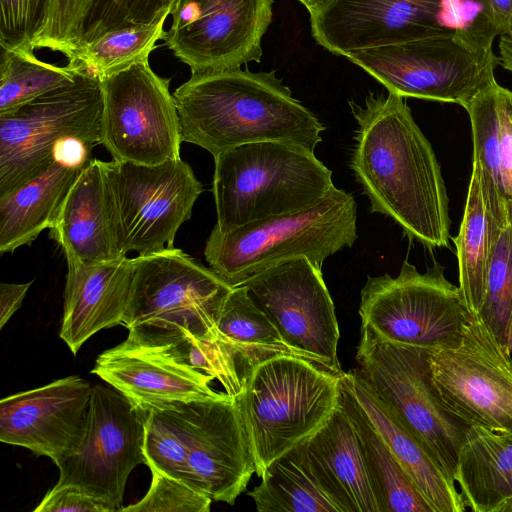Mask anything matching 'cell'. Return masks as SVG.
<instances>
[{"label":"cell","mask_w":512,"mask_h":512,"mask_svg":"<svg viewBox=\"0 0 512 512\" xmlns=\"http://www.w3.org/2000/svg\"><path fill=\"white\" fill-rule=\"evenodd\" d=\"M356 121L349 167L370 210L426 247H449V199L431 143L405 98L370 92L348 102Z\"/></svg>","instance_id":"obj_1"},{"label":"cell","mask_w":512,"mask_h":512,"mask_svg":"<svg viewBox=\"0 0 512 512\" xmlns=\"http://www.w3.org/2000/svg\"><path fill=\"white\" fill-rule=\"evenodd\" d=\"M172 94L182 141L213 157L261 141L287 142L315 152L325 130L275 71L238 67L194 73Z\"/></svg>","instance_id":"obj_2"},{"label":"cell","mask_w":512,"mask_h":512,"mask_svg":"<svg viewBox=\"0 0 512 512\" xmlns=\"http://www.w3.org/2000/svg\"><path fill=\"white\" fill-rule=\"evenodd\" d=\"M357 239L354 197L334 188L296 212L250 222L228 233L213 227L205 245L209 267L232 288L282 263L305 256L323 262Z\"/></svg>","instance_id":"obj_3"},{"label":"cell","mask_w":512,"mask_h":512,"mask_svg":"<svg viewBox=\"0 0 512 512\" xmlns=\"http://www.w3.org/2000/svg\"><path fill=\"white\" fill-rule=\"evenodd\" d=\"M213 195L221 233L311 206L335 188L314 152L281 141L243 144L214 157Z\"/></svg>","instance_id":"obj_4"},{"label":"cell","mask_w":512,"mask_h":512,"mask_svg":"<svg viewBox=\"0 0 512 512\" xmlns=\"http://www.w3.org/2000/svg\"><path fill=\"white\" fill-rule=\"evenodd\" d=\"M341 375L292 355L272 357L252 371L234 398L259 478L333 414L340 403Z\"/></svg>","instance_id":"obj_5"},{"label":"cell","mask_w":512,"mask_h":512,"mask_svg":"<svg viewBox=\"0 0 512 512\" xmlns=\"http://www.w3.org/2000/svg\"><path fill=\"white\" fill-rule=\"evenodd\" d=\"M132 261L122 321L128 340L164 345L181 336L218 339V319L233 289L218 274L175 247L138 254Z\"/></svg>","instance_id":"obj_6"},{"label":"cell","mask_w":512,"mask_h":512,"mask_svg":"<svg viewBox=\"0 0 512 512\" xmlns=\"http://www.w3.org/2000/svg\"><path fill=\"white\" fill-rule=\"evenodd\" d=\"M429 352L424 347L381 341L361 326L356 369L454 480L459 451L470 426L452 415L441 402L431 379Z\"/></svg>","instance_id":"obj_7"},{"label":"cell","mask_w":512,"mask_h":512,"mask_svg":"<svg viewBox=\"0 0 512 512\" xmlns=\"http://www.w3.org/2000/svg\"><path fill=\"white\" fill-rule=\"evenodd\" d=\"M359 316L381 341L428 349L457 345L471 318L459 286L446 279L440 264L420 273L408 261L396 277H367Z\"/></svg>","instance_id":"obj_8"},{"label":"cell","mask_w":512,"mask_h":512,"mask_svg":"<svg viewBox=\"0 0 512 512\" xmlns=\"http://www.w3.org/2000/svg\"><path fill=\"white\" fill-rule=\"evenodd\" d=\"M102 111L100 79L81 72L71 84L0 114V196L45 172L60 140L101 144Z\"/></svg>","instance_id":"obj_9"},{"label":"cell","mask_w":512,"mask_h":512,"mask_svg":"<svg viewBox=\"0 0 512 512\" xmlns=\"http://www.w3.org/2000/svg\"><path fill=\"white\" fill-rule=\"evenodd\" d=\"M346 58L388 92L463 108L496 81L499 63L493 51L476 50L449 33L364 49Z\"/></svg>","instance_id":"obj_10"},{"label":"cell","mask_w":512,"mask_h":512,"mask_svg":"<svg viewBox=\"0 0 512 512\" xmlns=\"http://www.w3.org/2000/svg\"><path fill=\"white\" fill-rule=\"evenodd\" d=\"M122 254L174 247L180 226L190 219L203 191L181 158L156 165L105 162Z\"/></svg>","instance_id":"obj_11"},{"label":"cell","mask_w":512,"mask_h":512,"mask_svg":"<svg viewBox=\"0 0 512 512\" xmlns=\"http://www.w3.org/2000/svg\"><path fill=\"white\" fill-rule=\"evenodd\" d=\"M102 141L114 161L156 165L180 158V119L170 80L144 60L100 79Z\"/></svg>","instance_id":"obj_12"},{"label":"cell","mask_w":512,"mask_h":512,"mask_svg":"<svg viewBox=\"0 0 512 512\" xmlns=\"http://www.w3.org/2000/svg\"><path fill=\"white\" fill-rule=\"evenodd\" d=\"M433 386L446 409L468 426L512 430V355L477 315L460 342L430 349Z\"/></svg>","instance_id":"obj_13"},{"label":"cell","mask_w":512,"mask_h":512,"mask_svg":"<svg viewBox=\"0 0 512 512\" xmlns=\"http://www.w3.org/2000/svg\"><path fill=\"white\" fill-rule=\"evenodd\" d=\"M243 286L298 357L335 374L344 372L337 356L335 307L320 267L302 256L255 275Z\"/></svg>","instance_id":"obj_14"},{"label":"cell","mask_w":512,"mask_h":512,"mask_svg":"<svg viewBox=\"0 0 512 512\" xmlns=\"http://www.w3.org/2000/svg\"><path fill=\"white\" fill-rule=\"evenodd\" d=\"M145 420L146 414L120 392L94 385L85 439L58 466L56 485H73L118 511L130 473L139 464L147 465Z\"/></svg>","instance_id":"obj_15"},{"label":"cell","mask_w":512,"mask_h":512,"mask_svg":"<svg viewBox=\"0 0 512 512\" xmlns=\"http://www.w3.org/2000/svg\"><path fill=\"white\" fill-rule=\"evenodd\" d=\"M272 6L273 0H177L163 40L192 74L259 62Z\"/></svg>","instance_id":"obj_16"},{"label":"cell","mask_w":512,"mask_h":512,"mask_svg":"<svg viewBox=\"0 0 512 512\" xmlns=\"http://www.w3.org/2000/svg\"><path fill=\"white\" fill-rule=\"evenodd\" d=\"M92 387L73 375L0 402V441L49 457L57 467L80 449Z\"/></svg>","instance_id":"obj_17"},{"label":"cell","mask_w":512,"mask_h":512,"mask_svg":"<svg viewBox=\"0 0 512 512\" xmlns=\"http://www.w3.org/2000/svg\"><path fill=\"white\" fill-rule=\"evenodd\" d=\"M439 0H324L311 11L315 41L329 52L350 53L443 33Z\"/></svg>","instance_id":"obj_18"},{"label":"cell","mask_w":512,"mask_h":512,"mask_svg":"<svg viewBox=\"0 0 512 512\" xmlns=\"http://www.w3.org/2000/svg\"><path fill=\"white\" fill-rule=\"evenodd\" d=\"M254 473V455L235 398L225 394L200 400L183 482L212 501L233 505Z\"/></svg>","instance_id":"obj_19"},{"label":"cell","mask_w":512,"mask_h":512,"mask_svg":"<svg viewBox=\"0 0 512 512\" xmlns=\"http://www.w3.org/2000/svg\"><path fill=\"white\" fill-rule=\"evenodd\" d=\"M91 373L145 414L176 403L226 394L212 388L213 378L176 360L161 346L135 343L127 338L102 352Z\"/></svg>","instance_id":"obj_20"},{"label":"cell","mask_w":512,"mask_h":512,"mask_svg":"<svg viewBox=\"0 0 512 512\" xmlns=\"http://www.w3.org/2000/svg\"><path fill=\"white\" fill-rule=\"evenodd\" d=\"M50 238L67 261L95 264L124 257L104 161L92 158L83 167L50 228Z\"/></svg>","instance_id":"obj_21"},{"label":"cell","mask_w":512,"mask_h":512,"mask_svg":"<svg viewBox=\"0 0 512 512\" xmlns=\"http://www.w3.org/2000/svg\"><path fill=\"white\" fill-rule=\"evenodd\" d=\"M59 336L75 355L98 331L122 324L128 305L133 261L119 259L85 264L67 261Z\"/></svg>","instance_id":"obj_22"},{"label":"cell","mask_w":512,"mask_h":512,"mask_svg":"<svg viewBox=\"0 0 512 512\" xmlns=\"http://www.w3.org/2000/svg\"><path fill=\"white\" fill-rule=\"evenodd\" d=\"M509 223V200L501 195L476 161L458 235L453 238L459 269V289L470 315L479 314L486 293L489 267L502 232Z\"/></svg>","instance_id":"obj_23"},{"label":"cell","mask_w":512,"mask_h":512,"mask_svg":"<svg viewBox=\"0 0 512 512\" xmlns=\"http://www.w3.org/2000/svg\"><path fill=\"white\" fill-rule=\"evenodd\" d=\"M341 379L433 512L466 511L455 481L429 456L358 370L343 372Z\"/></svg>","instance_id":"obj_24"},{"label":"cell","mask_w":512,"mask_h":512,"mask_svg":"<svg viewBox=\"0 0 512 512\" xmlns=\"http://www.w3.org/2000/svg\"><path fill=\"white\" fill-rule=\"evenodd\" d=\"M305 443L318 479L343 512H380L341 397L333 414Z\"/></svg>","instance_id":"obj_25"},{"label":"cell","mask_w":512,"mask_h":512,"mask_svg":"<svg viewBox=\"0 0 512 512\" xmlns=\"http://www.w3.org/2000/svg\"><path fill=\"white\" fill-rule=\"evenodd\" d=\"M454 480L474 512H512V430L470 426L460 448Z\"/></svg>","instance_id":"obj_26"},{"label":"cell","mask_w":512,"mask_h":512,"mask_svg":"<svg viewBox=\"0 0 512 512\" xmlns=\"http://www.w3.org/2000/svg\"><path fill=\"white\" fill-rule=\"evenodd\" d=\"M83 167L55 161L45 172L0 196V252L30 244L51 228Z\"/></svg>","instance_id":"obj_27"},{"label":"cell","mask_w":512,"mask_h":512,"mask_svg":"<svg viewBox=\"0 0 512 512\" xmlns=\"http://www.w3.org/2000/svg\"><path fill=\"white\" fill-rule=\"evenodd\" d=\"M217 332L235 359L243 387L262 362L278 355L298 357L243 285L233 288L227 296Z\"/></svg>","instance_id":"obj_28"},{"label":"cell","mask_w":512,"mask_h":512,"mask_svg":"<svg viewBox=\"0 0 512 512\" xmlns=\"http://www.w3.org/2000/svg\"><path fill=\"white\" fill-rule=\"evenodd\" d=\"M473 140V161L491 176L503 197L512 200V91L496 81L464 107Z\"/></svg>","instance_id":"obj_29"},{"label":"cell","mask_w":512,"mask_h":512,"mask_svg":"<svg viewBox=\"0 0 512 512\" xmlns=\"http://www.w3.org/2000/svg\"><path fill=\"white\" fill-rule=\"evenodd\" d=\"M248 495L259 512H343L318 479L305 441L274 460Z\"/></svg>","instance_id":"obj_30"},{"label":"cell","mask_w":512,"mask_h":512,"mask_svg":"<svg viewBox=\"0 0 512 512\" xmlns=\"http://www.w3.org/2000/svg\"><path fill=\"white\" fill-rule=\"evenodd\" d=\"M341 403L354 426L380 512H433L342 379Z\"/></svg>","instance_id":"obj_31"},{"label":"cell","mask_w":512,"mask_h":512,"mask_svg":"<svg viewBox=\"0 0 512 512\" xmlns=\"http://www.w3.org/2000/svg\"><path fill=\"white\" fill-rule=\"evenodd\" d=\"M34 50L0 46V114L71 84L83 72L70 62L65 66L44 62Z\"/></svg>","instance_id":"obj_32"},{"label":"cell","mask_w":512,"mask_h":512,"mask_svg":"<svg viewBox=\"0 0 512 512\" xmlns=\"http://www.w3.org/2000/svg\"><path fill=\"white\" fill-rule=\"evenodd\" d=\"M166 17L110 30L82 44L68 62L99 79L148 60L158 40L164 38Z\"/></svg>","instance_id":"obj_33"},{"label":"cell","mask_w":512,"mask_h":512,"mask_svg":"<svg viewBox=\"0 0 512 512\" xmlns=\"http://www.w3.org/2000/svg\"><path fill=\"white\" fill-rule=\"evenodd\" d=\"M199 403L200 400L176 403L146 414L144 453L150 469H157L183 482Z\"/></svg>","instance_id":"obj_34"},{"label":"cell","mask_w":512,"mask_h":512,"mask_svg":"<svg viewBox=\"0 0 512 512\" xmlns=\"http://www.w3.org/2000/svg\"><path fill=\"white\" fill-rule=\"evenodd\" d=\"M478 315L495 339L507 348L512 323V200H509V223L497 243Z\"/></svg>","instance_id":"obj_35"},{"label":"cell","mask_w":512,"mask_h":512,"mask_svg":"<svg viewBox=\"0 0 512 512\" xmlns=\"http://www.w3.org/2000/svg\"><path fill=\"white\" fill-rule=\"evenodd\" d=\"M161 346L173 358L217 380L232 397L243 389L237 365L231 352L219 339L181 336Z\"/></svg>","instance_id":"obj_36"},{"label":"cell","mask_w":512,"mask_h":512,"mask_svg":"<svg viewBox=\"0 0 512 512\" xmlns=\"http://www.w3.org/2000/svg\"><path fill=\"white\" fill-rule=\"evenodd\" d=\"M95 0H50L33 47L63 54L71 60L81 46Z\"/></svg>","instance_id":"obj_37"},{"label":"cell","mask_w":512,"mask_h":512,"mask_svg":"<svg viewBox=\"0 0 512 512\" xmlns=\"http://www.w3.org/2000/svg\"><path fill=\"white\" fill-rule=\"evenodd\" d=\"M437 26L480 51H493L499 35L486 0H439Z\"/></svg>","instance_id":"obj_38"},{"label":"cell","mask_w":512,"mask_h":512,"mask_svg":"<svg viewBox=\"0 0 512 512\" xmlns=\"http://www.w3.org/2000/svg\"><path fill=\"white\" fill-rule=\"evenodd\" d=\"M177 0H95L82 44L121 27L168 17ZM81 44V45H82Z\"/></svg>","instance_id":"obj_39"},{"label":"cell","mask_w":512,"mask_h":512,"mask_svg":"<svg viewBox=\"0 0 512 512\" xmlns=\"http://www.w3.org/2000/svg\"><path fill=\"white\" fill-rule=\"evenodd\" d=\"M146 495L137 503L121 507L125 512H208L212 500L184 482L157 469Z\"/></svg>","instance_id":"obj_40"},{"label":"cell","mask_w":512,"mask_h":512,"mask_svg":"<svg viewBox=\"0 0 512 512\" xmlns=\"http://www.w3.org/2000/svg\"><path fill=\"white\" fill-rule=\"evenodd\" d=\"M50 0H0V46L33 48Z\"/></svg>","instance_id":"obj_41"},{"label":"cell","mask_w":512,"mask_h":512,"mask_svg":"<svg viewBox=\"0 0 512 512\" xmlns=\"http://www.w3.org/2000/svg\"><path fill=\"white\" fill-rule=\"evenodd\" d=\"M34 511L112 512L108 506L73 485H55Z\"/></svg>","instance_id":"obj_42"},{"label":"cell","mask_w":512,"mask_h":512,"mask_svg":"<svg viewBox=\"0 0 512 512\" xmlns=\"http://www.w3.org/2000/svg\"><path fill=\"white\" fill-rule=\"evenodd\" d=\"M92 148V145L79 138L62 139L54 146V161L70 167H84L92 159Z\"/></svg>","instance_id":"obj_43"},{"label":"cell","mask_w":512,"mask_h":512,"mask_svg":"<svg viewBox=\"0 0 512 512\" xmlns=\"http://www.w3.org/2000/svg\"><path fill=\"white\" fill-rule=\"evenodd\" d=\"M32 282L24 284L1 283L0 285V329L20 308Z\"/></svg>","instance_id":"obj_44"},{"label":"cell","mask_w":512,"mask_h":512,"mask_svg":"<svg viewBox=\"0 0 512 512\" xmlns=\"http://www.w3.org/2000/svg\"><path fill=\"white\" fill-rule=\"evenodd\" d=\"M499 35L506 33L512 25V0H486Z\"/></svg>","instance_id":"obj_45"},{"label":"cell","mask_w":512,"mask_h":512,"mask_svg":"<svg viewBox=\"0 0 512 512\" xmlns=\"http://www.w3.org/2000/svg\"><path fill=\"white\" fill-rule=\"evenodd\" d=\"M499 54L501 66L512 72V25L506 33L500 35Z\"/></svg>","instance_id":"obj_46"},{"label":"cell","mask_w":512,"mask_h":512,"mask_svg":"<svg viewBox=\"0 0 512 512\" xmlns=\"http://www.w3.org/2000/svg\"><path fill=\"white\" fill-rule=\"evenodd\" d=\"M300 2L310 13L317 8L324 0H297Z\"/></svg>","instance_id":"obj_47"},{"label":"cell","mask_w":512,"mask_h":512,"mask_svg":"<svg viewBox=\"0 0 512 512\" xmlns=\"http://www.w3.org/2000/svg\"><path fill=\"white\" fill-rule=\"evenodd\" d=\"M507 348H508L509 353L512 355V323H511V326L509 329Z\"/></svg>","instance_id":"obj_48"}]
</instances>
